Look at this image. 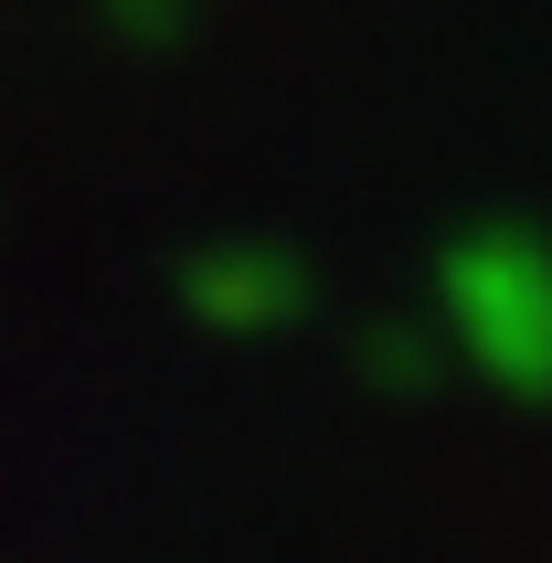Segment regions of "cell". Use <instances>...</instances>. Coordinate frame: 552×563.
Listing matches in <instances>:
<instances>
[{
    "mask_svg": "<svg viewBox=\"0 0 552 563\" xmlns=\"http://www.w3.org/2000/svg\"><path fill=\"white\" fill-rule=\"evenodd\" d=\"M446 319L489 383L552 405V245H531V234L457 245L446 255Z\"/></svg>",
    "mask_w": 552,
    "mask_h": 563,
    "instance_id": "obj_1",
    "label": "cell"
},
{
    "mask_svg": "<svg viewBox=\"0 0 552 563\" xmlns=\"http://www.w3.org/2000/svg\"><path fill=\"white\" fill-rule=\"evenodd\" d=\"M181 309L213 319V330H276V319L308 309V277L287 255H266V245H223V255H202L181 277Z\"/></svg>",
    "mask_w": 552,
    "mask_h": 563,
    "instance_id": "obj_2",
    "label": "cell"
},
{
    "mask_svg": "<svg viewBox=\"0 0 552 563\" xmlns=\"http://www.w3.org/2000/svg\"><path fill=\"white\" fill-rule=\"evenodd\" d=\"M362 362H372V383H394V394H426V383L446 373V351H435L426 330H372Z\"/></svg>",
    "mask_w": 552,
    "mask_h": 563,
    "instance_id": "obj_3",
    "label": "cell"
}]
</instances>
